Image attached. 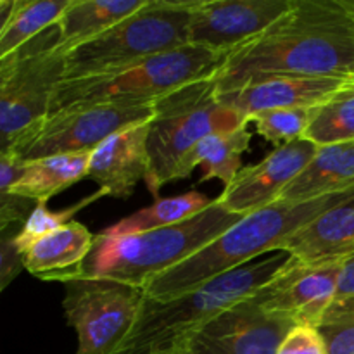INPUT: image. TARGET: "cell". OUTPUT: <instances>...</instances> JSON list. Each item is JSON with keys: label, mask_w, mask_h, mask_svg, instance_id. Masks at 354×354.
<instances>
[{"label": "cell", "mask_w": 354, "mask_h": 354, "mask_svg": "<svg viewBox=\"0 0 354 354\" xmlns=\"http://www.w3.org/2000/svg\"><path fill=\"white\" fill-rule=\"evenodd\" d=\"M349 82L353 80L263 76L228 88L216 86V97L248 121L249 116L263 111L313 109Z\"/></svg>", "instance_id": "9a60e30c"}, {"label": "cell", "mask_w": 354, "mask_h": 354, "mask_svg": "<svg viewBox=\"0 0 354 354\" xmlns=\"http://www.w3.org/2000/svg\"><path fill=\"white\" fill-rule=\"evenodd\" d=\"M211 203L213 201L196 190L182 194V196L158 199L151 206L142 207V209L131 213L130 216L120 220L113 227L106 228V232L114 235H130L171 227V225L182 223V221L199 214Z\"/></svg>", "instance_id": "cb8c5ba5"}, {"label": "cell", "mask_w": 354, "mask_h": 354, "mask_svg": "<svg viewBox=\"0 0 354 354\" xmlns=\"http://www.w3.org/2000/svg\"><path fill=\"white\" fill-rule=\"evenodd\" d=\"M290 258L283 251L273 252L270 258L248 263L180 296L169 299L145 296L133 327L111 354H171L183 349L197 328L225 308L251 297Z\"/></svg>", "instance_id": "3957f363"}, {"label": "cell", "mask_w": 354, "mask_h": 354, "mask_svg": "<svg viewBox=\"0 0 354 354\" xmlns=\"http://www.w3.org/2000/svg\"><path fill=\"white\" fill-rule=\"evenodd\" d=\"M280 251L306 265L344 263L354 254V197L318 214L287 239Z\"/></svg>", "instance_id": "e0dca14e"}, {"label": "cell", "mask_w": 354, "mask_h": 354, "mask_svg": "<svg viewBox=\"0 0 354 354\" xmlns=\"http://www.w3.org/2000/svg\"><path fill=\"white\" fill-rule=\"evenodd\" d=\"M14 2H16V0H0V31L6 26L7 19H9L10 12H12Z\"/></svg>", "instance_id": "d6a6232c"}, {"label": "cell", "mask_w": 354, "mask_h": 354, "mask_svg": "<svg viewBox=\"0 0 354 354\" xmlns=\"http://www.w3.org/2000/svg\"><path fill=\"white\" fill-rule=\"evenodd\" d=\"M194 0H147L92 40L66 52L62 82L118 71L189 44Z\"/></svg>", "instance_id": "52a82bcc"}, {"label": "cell", "mask_w": 354, "mask_h": 354, "mask_svg": "<svg viewBox=\"0 0 354 354\" xmlns=\"http://www.w3.org/2000/svg\"><path fill=\"white\" fill-rule=\"evenodd\" d=\"M244 124L237 111L218 100L214 78L190 83L156 100L154 116L149 121L145 176L152 197L158 201L162 187L192 175L189 159L203 138Z\"/></svg>", "instance_id": "5b68a950"}, {"label": "cell", "mask_w": 354, "mask_h": 354, "mask_svg": "<svg viewBox=\"0 0 354 354\" xmlns=\"http://www.w3.org/2000/svg\"><path fill=\"white\" fill-rule=\"evenodd\" d=\"M249 145H251V133L248 124L230 131L207 135L190 154V171L201 166L203 168L201 182L221 180L227 187L242 169V154L249 151Z\"/></svg>", "instance_id": "7402d4cb"}, {"label": "cell", "mask_w": 354, "mask_h": 354, "mask_svg": "<svg viewBox=\"0 0 354 354\" xmlns=\"http://www.w3.org/2000/svg\"><path fill=\"white\" fill-rule=\"evenodd\" d=\"M354 197V189L313 201H277L256 213L241 218L211 244L144 287L152 299L180 296L223 273L256 261L265 252H279L280 245L306 227L318 214Z\"/></svg>", "instance_id": "7a4b0ae2"}, {"label": "cell", "mask_w": 354, "mask_h": 354, "mask_svg": "<svg viewBox=\"0 0 354 354\" xmlns=\"http://www.w3.org/2000/svg\"><path fill=\"white\" fill-rule=\"evenodd\" d=\"M154 116V102L78 104L50 113L33 135L17 147L21 161L57 154L92 152L111 135L147 123Z\"/></svg>", "instance_id": "30bf717a"}, {"label": "cell", "mask_w": 354, "mask_h": 354, "mask_svg": "<svg viewBox=\"0 0 354 354\" xmlns=\"http://www.w3.org/2000/svg\"><path fill=\"white\" fill-rule=\"evenodd\" d=\"M241 218L244 216L230 213L214 199L199 214L171 227L130 235L102 230L93 239L88 258L59 282L75 275L102 277L144 289L152 279L211 244Z\"/></svg>", "instance_id": "277c9868"}, {"label": "cell", "mask_w": 354, "mask_h": 354, "mask_svg": "<svg viewBox=\"0 0 354 354\" xmlns=\"http://www.w3.org/2000/svg\"><path fill=\"white\" fill-rule=\"evenodd\" d=\"M315 109V107H313ZM313 109H275L252 114L245 123H254L256 131L270 144L280 145L304 138Z\"/></svg>", "instance_id": "4316f807"}, {"label": "cell", "mask_w": 354, "mask_h": 354, "mask_svg": "<svg viewBox=\"0 0 354 354\" xmlns=\"http://www.w3.org/2000/svg\"><path fill=\"white\" fill-rule=\"evenodd\" d=\"M171 354H187V353L183 351V349H178V351H175V353H171Z\"/></svg>", "instance_id": "836d02e7"}, {"label": "cell", "mask_w": 354, "mask_h": 354, "mask_svg": "<svg viewBox=\"0 0 354 354\" xmlns=\"http://www.w3.org/2000/svg\"><path fill=\"white\" fill-rule=\"evenodd\" d=\"M69 3L71 0H16L0 31V62L55 26Z\"/></svg>", "instance_id": "603a6c76"}, {"label": "cell", "mask_w": 354, "mask_h": 354, "mask_svg": "<svg viewBox=\"0 0 354 354\" xmlns=\"http://www.w3.org/2000/svg\"><path fill=\"white\" fill-rule=\"evenodd\" d=\"M294 0H194L189 44L230 52L256 37L283 12Z\"/></svg>", "instance_id": "4fadbf2b"}, {"label": "cell", "mask_w": 354, "mask_h": 354, "mask_svg": "<svg viewBox=\"0 0 354 354\" xmlns=\"http://www.w3.org/2000/svg\"><path fill=\"white\" fill-rule=\"evenodd\" d=\"M296 324L263 311L252 297L225 308L183 344L187 354H277Z\"/></svg>", "instance_id": "8fae6325"}, {"label": "cell", "mask_w": 354, "mask_h": 354, "mask_svg": "<svg viewBox=\"0 0 354 354\" xmlns=\"http://www.w3.org/2000/svg\"><path fill=\"white\" fill-rule=\"evenodd\" d=\"M93 239L95 235L85 225L69 221L28 249L24 270L40 280L59 282L88 258Z\"/></svg>", "instance_id": "d6986e66"}, {"label": "cell", "mask_w": 354, "mask_h": 354, "mask_svg": "<svg viewBox=\"0 0 354 354\" xmlns=\"http://www.w3.org/2000/svg\"><path fill=\"white\" fill-rule=\"evenodd\" d=\"M26 162L14 154H0V232L17 223H24L33 207L35 201L24 199L10 192L14 183L23 173Z\"/></svg>", "instance_id": "f1b7e54d"}, {"label": "cell", "mask_w": 354, "mask_h": 354, "mask_svg": "<svg viewBox=\"0 0 354 354\" xmlns=\"http://www.w3.org/2000/svg\"><path fill=\"white\" fill-rule=\"evenodd\" d=\"M277 354H327V348L317 327L296 325L283 337Z\"/></svg>", "instance_id": "4dcf8cb0"}, {"label": "cell", "mask_w": 354, "mask_h": 354, "mask_svg": "<svg viewBox=\"0 0 354 354\" xmlns=\"http://www.w3.org/2000/svg\"><path fill=\"white\" fill-rule=\"evenodd\" d=\"M342 263L306 265L290 261L252 294V301L273 317L287 318L296 325L317 327L337 297Z\"/></svg>", "instance_id": "7c38bea8"}, {"label": "cell", "mask_w": 354, "mask_h": 354, "mask_svg": "<svg viewBox=\"0 0 354 354\" xmlns=\"http://www.w3.org/2000/svg\"><path fill=\"white\" fill-rule=\"evenodd\" d=\"M354 296V254L342 263L341 279H339L337 297H353Z\"/></svg>", "instance_id": "1f68e13d"}, {"label": "cell", "mask_w": 354, "mask_h": 354, "mask_svg": "<svg viewBox=\"0 0 354 354\" xmlns=\"http://www.w3.org/2000/svg\"><path fill=\"white\" fill-rule=\"evenodd\" d=\"M327 354H354V296L335 297L317 325Z\"/></svg>", "instance_id": "83f0119b"}, {"label": "cell", "mask_w": 354, "mask_h": 354, "mask_svg": "<svg viewBox=\"0 0 354 354\" xmlns=\"http://www.w3.org/2000/svg\"><path fill=\"white\" fill-rule=\"evenodd\" d=\"M100 197H104V194L97 190L93 196L86 197V199L75 204V206H69L61 211H50L47 207V203H37V206L33 207L30 216L26 218V221H24L23 227H21L19 234L16 235V245L21 251V254H26L28 249L33 244H37V242L40 241V239H44L45 235L52 234V232H55L57 228H61L62 225L73 221V216H75L78 211H82L83 207L88 206L90 203H95Z\"/></svg>", "instance_id": "484cf974"}, {"label": "cell", "mask_w": 354, "mask_h": 354, "mask_svg": "<svg viewBox=\"0 0 354 354\" xmlns=\"http://www.w3.org/2000/svg\"><path fill=\"white\" fill-rule=\"evenodd\" d=\"M147 123L121 130L97 145L88 158V178L99 185L104 197L127 199L133 194L149 168Z\"/></svg>", "instance_id": "2e32d148"}, {"label": "cell", "mask_w": 354, "mask_h": 354, "mask_svg": "<svg viewBox=\"0 0 354 354\" xmlns=\"http://www.w3.org/2000/svg\"><path fill=\"white\" fill-rule=\"evenodd\" d=\"M66 322L75 328V354H111L138 317L145 292L140 287L102 277L75 275L64 280Z\"/></svg>", "instance_id": "9c48e42d"}, {"label": "cell", "mask_w": 354, "mask_h": 354, "mask_svg": "<svg viewBox=\"0 0 354 354\" xmlns=\"http://www.w3.org/2000/svg\"><path fill=\"white\" fill-rule=\"evenodd\" d=\"M21 227L23 223H17L0 232V292L24 270V256L16 245Z\"/></svg>", "instance_id": "f546056e"}, {"label": "cell", "mask_w": 354, "mask_h": 354, "mask_svg": "<svg viewBox=\"0 0 354 354\" xmlns=\"http://www.w3.org/2000/svg\"><path fill=\"white\" fill-rule=\"evenodd\" d=\"M227 55L228 52L187 44L118 71L61 82L50 113L78 104L156 102L190 83L216 78Z\"/></svg>", "instance_id": "8992f818"}, {"label": "cell", "mask_w": 354, "mask_h": 354, "mask_svg": "<svg viewBox=\"0 0 354 354\" xmlns=\"http://www.w3.org/2000/svg\"><path fill=\"white\" fill-rule=\"evenodd\" d=\"M304 138L317 147L354 142V80L315 107Z\"/></svg>", "instance_id": "d4e9b609"}, {"label": "cell", "mask_w": 354, "mask_h": 354, "mask_svg": "<svg viewBox=\"0 0 354 354\" xmlns=\"http://www.w3.org/2000/svg\"><path fill=\"white\" fill-rule=\"evenodd\" d=\"M88 158L90 152H75L28 161L10 192L35 203H47L88 175Z\"/></svg>", "instance_id": "44dd1931"}, {"label": "cell", "mask_w": 354, "mask_h": 354, "mask_svg": "<svg viewBox=\"0 0 354 354\" xmlns=\"http://www.w3.org/2000/svg\"><path fill=\"white\" fill-rule=\"evenodd\" d=\"M354 189V142L318 147L306 168L289 183L280 201L301 203Z\"/></svg>", "instance_id": "ac0fdd59"}, {"label": "cell", "mask_w": 354, "mask_h": 354, "mask_svg": "<svg viewBox=\"0 0 354 354\" xmlns=\"http://www.w3.org/2000/svg\"><path fill=\"white\" fill-rule=\"evenodd\" d=\"M317 151V145L306 138L275 147L261 162L242 168L216 197L218 203L241 216L272 206L280 201L283 190L306 168Z\"/></svg>", "instance_id": "5bb4252c"}, {"label": "cell", "mask_w": 354, "mask_h": 354, "mask_svg": "<svg viewBox=\"0 0 354 354\" xmlns=\"http://www.w3.org/2000/svg\"><path fill=\"white\" fill-rule=\"evenodd\" d=\"M64 61L52 26L0 62V154H14L47 120Z\"/></svg>", "instance_id": "ba28073f"}, {"label": "cell", "mask_w": 354, "mask_h": 354, "mask_svg": "<svg viewBox=\"0 0 354 354\" xmlns=\"http://www.w3.org/2000/svg\"><path fill=\"white\" fill-rule=\"evenodd\" d=\"M147 0H71L62 12L57 28V48H69L92 40L111 26L137 12Z\"/></svg>", "instance_id": "ffe728a7"}, {"label": "cell", "mask_w": 354, "mask_h": 354, "mask_svg": "<svg viewBox=\"0 0 354 354\" xmlns=\"http://www.w3.org/2000/svg\"><path fill=\"white\" fill-rule=\"evenodd\" d=\"M263 76L354 80V0H294L265 31L228 52L218 88Z\"/></svg>", "instance_id": "6da1fadb"}]
</instances>
